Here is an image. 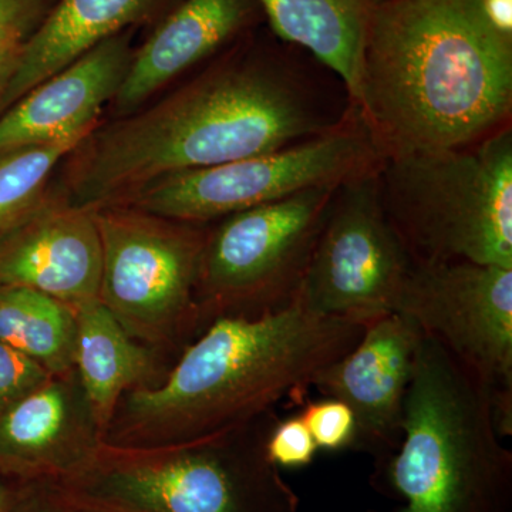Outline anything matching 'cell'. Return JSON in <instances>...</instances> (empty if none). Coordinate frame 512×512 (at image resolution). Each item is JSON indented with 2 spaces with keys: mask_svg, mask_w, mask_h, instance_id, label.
<instances>
[{
  "mask_svg": "<svg viewBox=\"0 0 512 512\" xmlns=\"http://www.w3.org/2000/svg\"><path fill=\"white\" fill-rule=\"evenodd\" d=\"M353 107L383 157L463 148L511 126L512 0H382Z\"/></svg>",
  "mask_w": 512,
  "mask_h": 512,
  "instance_id": "obj_1",
  "label": "cell"
},
{
  "mask_svg": "<svg viewBox=\"0 0 512 512\" xmlns=\"http://www.w3.org/2000/svg\"><path fill=\"white\" fill-rule=\"evenodd\" d=\"M340 120L323 110L291 60H227L156 106L84 138L67 205H119L167 175L282 150Z\"/></svg>",
  "mask_w": 512,
  "mask_h": 512,
  "instance_id": "obj_2",
  "label": "cell"
},
{
  "mask_svg": "<svg viewBox=\"0 0 512 512\" xmlns=\"http://www.w3.org/2000/svg\"><path fill=\"white\" fill-rule=\"evenodd\" d=\"M363 329L298 301L255 318L212 320L164 383L126 393L113 421L116 439L127 447L185 446L245 426L306 392L320 370L355 348Z\"/></svg>",
  "mask_w": 512,
  "mask_h": 512,
  "instance_id": "obj_3",
  "label": "cell"
},
{
  "mask_svg": "<svg viewBox=\"0 0 512 512\" xmlns=\"http://www.w3.org/2000/svg\"><path fill=\"white\" fill-rule=\"evenodd\" d=\"M501 437L483 384L421 332L402 437L387 458L390 483L406 501L400 512H508L512 454Z\"/></svg>",
  "mask_w": 512,
  "mask_h": 512,
  "instance_id": "obj_4",
  "label": "cell"
},
{
  "mask_svg": "<svg viewBox=\"0 0 512 512\" xmlns=\"http://www.w3.org/2000/svg\"><path fill=\"white\" fill-rule=\"evenodd\" d=\"M274 412L214 439L174 447H113L69 476L97 512H298L299 500L266 456Z\"/></svg>",
  "mask_w": 512,
  "mask_h": 512,
  "instance_id": "obj_5",
  "label": "cell"
},
{
  "mask_svg": "<svg viewBox=\"0 0 512 512\" xmlns=\"http://www.w3.org/2000/svg\"><path fill=\"white\" fill-rule=\"evenodd\" d=\"M380 194L416 264L468 261L512 269V131L453 150L384 156Z\"/></svg>",
  "mask_w": 512,
  "mask_h": 512,
  "instance_id": "obj_6",
  "label": "cell"
},
{
  "mask_svg": "<svg viewBox=\"0 0 512 512\" xmlns=\"http://www.w3.org/2000/svg\"><path fill=\"white\" fill-rule=\"evenodd\" d=\"M383 154L359 111L293 146L181 171L146 185L119 205L165 220L204 224L316 187L340 185L376 170Z\"/></svg>",
  "mask_w": 512,
  "mask_h": 512,
  "instance_id": "obj_7",
  "label": "cell"
},
{
  "mask_svg": "<svg viewBox=\"0 0 512 512\" xmlns=\"http://www.w3.org/2000/svg\"><path fill=\"white\" fill-rule=\"evenodd\" d=\"M338 187L235 212L208 232L197 282L200 320L255 318L295 303Z\"/></svg>",
  "mask_w": 512,
  "mask_h": 512,
  "instance_id": "obj_8",
  "label": "cell"
},
{
  "mask_svg": "<svg viewBox=\"0 0 512 512\" xmlns=\"http://www.w3.org/2000/svg\"><path fill=\"white\" fill-rule=\"evenodd\" d=\"M94 211L101 242L99 301L134 339L157 343L200 322L197 282L208 232L110 205Z\"/></svg>",
  "mask_w": 512,
  "mask_h": 512,
  "instance_id": "obj_9",
  "label": "cell"
},
{
  "mask_svg": "<svg viewBox=\"0 0 512 512\" xmlns=\"http://www.w3.org/2000/svg\"><path fill=\"white\" fill-rule=\"evenodd\" d=\"M377 171L335 192L296 299L315 315L366 326L396 312L413 259L384 210Z\"/></svg>",
  "mask_w": 512,
  "mask_h": 512,
  "instance_id": "obj_10",
  "label": "cell"
},
{
  "mask_svg": "<svg viewBox=\"0 0 512 512\" xmlns=\"http://www.w3.org/2000/svg\"><path fill=\"white\" fill-rule=\"evenodd\" d=\"M396 312L456 357L512 433V269L468 261L413 262Z\"/></svg>",
  "mask_w": 512,
  "mask_h": 512,
  "instance_id": "obj_11",
  "label": "cell"
},
{
  "mask_svg": "<svg viewBox=\"0 0 512 512\" xmlns=\"http://www.w3.org/2000/svg\"><path fill=\"white\" fill-rule=\"evenodd\" d=\"M421 330L402 313L363 329L355 348L320 370L312 387L348 404L356 417V448L389 458L402 437L404 399L412 380Z\"/></svg>",
  "mask_w": 512,
  "mask_h": 512,
  "instance_id": "obj_12",
  "label": "cell"
},
{
  "mask_svg": "<svg viewBox=\"0 0 512 512\" xmlns=\"http://www.w3.org/2000/svg\"><path fill=\"white\" fill-rule=\"evenodd\" d=\"M101 242L94 211L43 205L0 241V284L25 286L77 308L99 299Z\"/></svg>",
  "mask_w": 512,
  "mask_h": 512,
  "instance_id": "obj_13",
  "label": "cell"
},
{
  "mask_svg": "<svg viewBox=\"0 0 512 512\" xmlns=\"http://www.w3.org/2000/svg\"><path fill=\"white\" fill-rule=\"evenodd\" d=\"M130 60L127 39L116 35L37 84L0 114V153L89 136Z\"/></svg>",
  "mask_w": 512,
  "mask_h": 512,
  "instance_id": "obj_14",
  "label": "cell"
},
{
  "mask_svg": "<svg viewBox=\"0 0 512 512\" xmlns=\"http://www.w3.org/2000/svg\"><path fill=\"white\" fill-rule=\"evenodd\" d=\"M53 376L0 416V471L72 476L103 443L83 392Z\"/></svg>",
  "mask_w": 512,
  "mask_h": 512,
  "instance_id": "obj_15",
  "label": "cell"
},
{
  "mask_svg": "<svg viewBox=\"0 0 512 512\" xmlns=\"http://www.w3.org/2000/svg\"><path fill=\"white\" fill-rule=\"evenodd\" d=\"M252 10V0H185L131 57L114 96L117 107L136 109L165 84L217 52L248 25Z\"/></svg>",
  "mask_w": 512,
  "mask_h": 512,
  "instance_id": "obj_16",
  "label": "cell"
},
{
  "mask_svg": "<svg viewBox=\"0 0 512 512\" xmlns=\"http://www.w3.org/2000/svg\"><path fill=\"white\" fill-rule=\"evenodd\" d=\"M154 0H60L23 43L18 67L0 97V114L37 84L76 62L140 18Z\"/></svg>",
  "mask_w": 512,
  "mask_h": 512,
  "instance_id": "obj_17",
  "label": "cell"
},
{
  "mask_svg": "<svg viewBox=\"0 0 512 512\" xmlns=\"http://www.w3.org/2000/svg\"><path fill=\"white\" fill-rule=\"evenodd\" d=\"M382 0H258L279 39L336 74L352 106L362 92L367 36Z\"/></svg>",
  "mask_w": 512,
  "mask_h": 512,
  "instance_id": "obj_18",
  "label": "cell"
},
{
  "mask_svg": "<svg viewBox=\"0 0 512 512\" xmlns=\"http://www.w3.org/2000/svg\"><path fill=\"white\" fill-rule=\"evenodd\" d=\"M74 312L73 367L97 431L104 437L121 397L146 386L154 375V360L99 299L77 306Z\"/></svg>",
  "mask_w": 512,
  "mask_h": 512,
  "instance_id": "obj_19",
  "label": "cell"
},
{
  "mask_svg": "<svg viewBox=\"0 0 512 512\" xmlns=\"http://www.w3.org/2000/svg\"><path fill=\"white\" fill-rule=\"evenodd\" d=\"M76 312L25 286L0 284V342L30 357L53 376L73 367Z\"/></svg>",
  "mask_w": 512,
  "mask_h": 512,
  "instance_id": "obj_20",
  "label": "cell"
},
{
  "mask_svg": "<svg viewBox=\"0 0 512 512\" xmlns=\"http://www.w3.org/2000/svg\"><path fill=\"white\" fill-rule=\"evenodd\" d=\"M86 137L0 153V241L45 205L43 191L56 165Z\"/></svg>",
  "mask_w": 512,
  "mask_h": 512,
  "instance_id": "obj_21",
  "label": "cell"
},
{
  "mask_svg": "<svg viewBox=\"0 0 512 512\" xmlns=\"http://www.w3.org/2000/svg\"><path fill=\"white\" fill-rule=\"evenodd\" d=\"M299 416L319 450L340 451L355 446L356 417L348 404L325 397L306 404Z\"/></svg>",
  "mask_w": 512,
  "mask_h": 512,
  "instance_id": "obj_22",
  "label": "cell"
},
{
  "mask_svg": "<svg viewBox=\"0 0 512 512\" xmlns=\"http://www.w3.org/2000/svg\"><path fill=\"white\" fill-rule=\"evenodd\" d=\"M52 377L35 360L0 342V416Z\"/></svg>",
  "mask_w": 512,
  "mask_h": 512,
  "instance_id": "obj_23",
  "label": "cell"
},
{
  "mask_svg": "<svg viewBox=\"0 0 512 512\" xmlns=\"http://www.w3.org/2000/svg\"><path fill=\"white\" fill-rule=\"evenodd\" d=\"M318 450L301 416L276 421L265 443L266 456L276 467L309 466L315 460Z\"/></svg>",
  "mask_w": 512,
  "mask_h": 512,
  "instance_id": "obj_24",
  "label": "cell"
},
{
  "mask_svg": "<svg viewBox=\"0 0 512 512\" xmlns=\"http://www.w3.org/2000/svg\"><path fill=\"white\" fill-rule=\"evenodd\" d=\"M42 0H0V37L25 36Z\"/></svg>",
  "mask_w": 512,
  "mask_h": 512,
  "instance_id": "obj_25",
  "label": "cell"
},
{
  "mask_svg": "<svg viewBox=\"0 0 512 512\" xmlns=\"http://www.w3.org/2000/svg\"><path fill=\"white\" fill-rule=\"evenodd\" d=\"M25 40L22 36L0 37V97L18 67L20 53Z\"/></svg>",
  "mask_w": 512,
  "mask_h": 512,
  "instance_id": "obj_26",
  "label": "cell"
},
{
  "mask_svg": "<svg viewBox=\"0 0 512 512\" xmlns=\"http://www.w3.org/2000/svg\"><path fill=\"white\" fill-rule=\"evenodd\" d=\"M6 507V491L2 483H0V512H5Z\"/></svg>",
  "mask_w": 512,
  "mask_h": 512,
  "instance_id": "obj_27",
  "label": "cell"
},
{
  "mask_svg": "<svg viewBox=\"0 0 512 512\" xmlns=\"http://www.w3.org/2000/svg\"><path fill=\"white\" fill-rule=\"evenodd\" d=\"M16 512H46L43 508L36 507V505H28V507H22Z\"/></svg>",
  "mask_w": 512,
  "mask_h": 512,
  "instance_id": "obj_28",
  "label": "cell"
}]
</instances>
